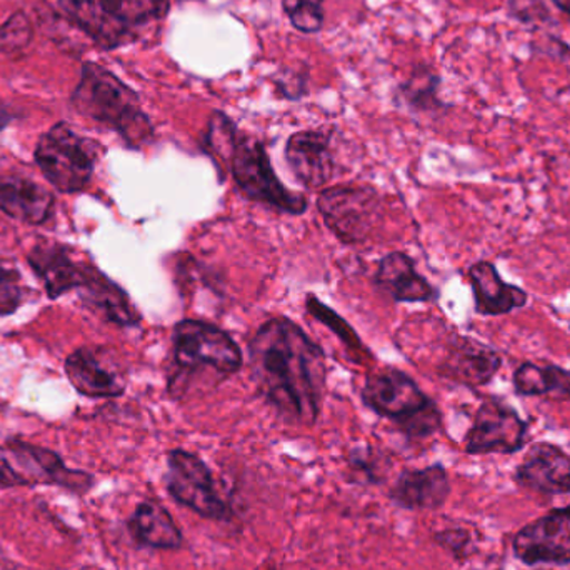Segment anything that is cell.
<instances>
[{"label":"cell","mask_w":570,"mask_h":570,"mask_svg":"<svg viewBox=\"0 0 570 570\" xmlns=\"http://www.w3.org/2000/svg\"><path fill=\"white\" fill-rule=\"evenodd\" d=\"M0 570H16V564L7 558L6 552L0 548Z\"/></svg>","instance_id":"obj_31"},{"label":"cell","mask_w":570,"mask_h":570,"mask_svg":"<svg viewBox=\"0 0 570 570\" xmlns=\"http://www.w3.org/2000/svg\"><path fill=\"white\" fill-rule=\"evenodd\" d=\"M26 298L27 287L20 271L0 263V315L16 314Z\"/></svg>","instance_id":"obj_27"},{"label":"cell","mask_w":570,"mask_h":570,"mask_svg":"<svg viewBox=\"0 0 570 570\" xmlns=\"http://www.w3.org/2000/svg\"><path fill=\"white\" fill-rule=\"evenodd\" d=\"M468 279L474 294L478 314L498 317L528 305V292L518 285L505 283L498 267L489 261L472 264L468 271Z\"/></svg>","instance_id":"obj_19"},{"label":"cell","mask_w":570,"mask_h":570,"mask_svg":"<svg viewBox=\"0 0 570 570\" xmlns=\"http://www.w3.org/2000/svg\"><path fill=\"white\" fill-rule=\"evenodd\" d=\"M305 305H307L308 314L317 318L322 324L327 325L334 334H337L338 337L342 338V342H344L347 347L354 348V351H364V345H362L361 338L355 334L354 328H351V325H348L344 318L338 317L332 308L322 304L315 295H308Z\"/></svg>","instance_id":"obj_28"},{"label":"cell","mask_w":570,"mask_h":570,"mask_svg":"<svg viewBox=\"0 0 570 570\" xmlns=\"http://www.w3.org/2000/svg\"><path fill=\"white\" fill-rule=\"evenodd\" d=\"M441 77L429 67L419 66L411 76L399 86L397 96L402 102L415 112H434L444 109L445 104L439 99Z\"/></svg>","instance_id":"obj_25"},{"label":"cell","mask_w":570,"mask_h":570,"mask_svg":"<svg viewBox=\"0 0 570 570\" xmlns=\"http://www.w3.org/2000/svg\"><path fill=\"white\" fill-rule=\"evenodd\" d=\"M166 488L179 504L214 521L233 518L227 502L220 498L213 472L196 454L176 449L167 454Z\"/></svg>","instance_id":"obj_10"},{"label":"cell","mask_w":570,"mask_h":570,"mask_svg":"<svg viewBox=\"0 0 570 570\" xmlns=\"http://www.w3.org/2000/svg\"><path fill=\"white\" fill-rule=\"evenodd\" d=\"M77 294L87 308L109 324L137 327L142 321V315L130 301V295L92 263Z\"/></svg>","instance_id":"obj_17"},{"label":"cell","mask_w":570,"mask_h":570,"mask_svg":"<svg viewBox=\"0 0 570 570\" xmlns=\"http://www.w3.org/2000/svg\"><path fill=\"white\" fill-rule=\"evenodd\" d=\"M53 485L72 494L83 495L92 489L89 472L67 468L57 452L20 439H9L0 445V488H33Z\"/></svg>","instance_id":"obj_8"},{"label":"cell","mask_w":570,"mask_h":570,"mask_svg":"<svg viewBox=\"0 0 570 570\" xmlns=\"http://www.w3.org/2000/svg\"><path fill=\"white\" fill-rule=\"evenodd\" d=\"M56 196L29 177L0 176V213L29 226H42L52 217Z\"/></svg>","instance_id":"obj_20"},{"label":"cell","mask_w":570,"mask_h":570,"mask_svg":"<svg viewBox=\"0 0 570 570\" xmlns=\"http://www.w3.org/2000/svg\"><path fill=\"white\" fill-rule=\"evenodd\" d=\"M515 392L524 397H549L570 402V371L559 365L524 362L512 375Z\"/></svg>","instance_id":"obj_24"},{"label":"cell","mask_w":570,"mask_h":570,"mask_svg":"<svg viewBox=\"0 0 570 570\" xmlns=\"http://www.w3.org/2000/svg\"><path fill=\"white\" fill-rule=\"evenodd\" d=\"M249 364L257 391L285 421H317L327 374L324 352L295 322H264L250 338Z\"/></svg>","instance_id":"obj_1"},{"label":"cell","mask_w":570,"mask_h":570,"mask_svg":"<svg viewBox=\"0 0 570 570\" xmlns=\"http://www.w3.org/2000/svg\"><path fill=\"white\" fill-rule=\"evenodd\" d=\"M204 149L227 169L240 193L271 209L288 216H302L307 199L283 184L274 170L263 140L243 132L223 110H214L204 134Z\"/></svg>","instance_id":"obj_2"},{"label":"cell","mask_w":570,"mask_h":570,"mask_svg":"<svg viewBox=\"0 0 570 570\" xmlns=\"http://www.w3.org/2000/svg\"><path fill=\"white\" fill-rule=\"evenodd\" d=\"M285 160L295 179L307 189H321L335 174L331 134L307 129L292 134L285 144Z\"/></svg>","instance_id":"obj_14"},{"label":"cell","mask_w":570,"mask_h":570,"mask_svg":"<svg viewBox=\"0 0 570 570\" xmlns=\"http://www.w3.org/2000/svg\"><path fill=\"white\" fill-rule=\"evenodd\" d=\"M375 285L394 302H432L439 292L415 269L412 257L404 253H391L379 264Z\"/></svg>","instance_id":"obj_21"},{"label":"cell","mask_w":570,"mask_h":570,"mask_svg":"<svg viewBox=\"0 0 570 570\" xmlns=\"http://www.w3.org/2000/svg\"><path fill=\"white\" fill-rule=\"evenodd\" d=\"M277 92L287 100H301L308 94V72L301 69H284L279 76L274 77Z\"/></svg>","instance_id":"obj_30"},{"label":"cell","mask_w":570,"mask_h":570,"mask_svg":"<svg viewBox=\"0 0 570 570\" xmlns=\"http://www.w3.org/2000/svg\"><path fill=\"white\" fill-rule=\"evenodd\" d=\"M502 367L498 351L471 337H455L439 365L442 377L468 387L488 385Z\"/></svg>","instance_id":"obj_16"},{"label":"cell","mask_w":570,"mask_h":570,"mask_svg":"<svg viewBox=\"0 0 570 570\" xmlns=\"http://www.w3.org/2000/svg\"><path fill=\"white\" fill-rule=\"evenodd\" d=\"M70 106L79 116L116 132L129 149H144L156 137L139 94L100 63L83 62Z\"/></svg>","instance_id":"obj_3"},{"label":"cell","mask_w":570,"mask_h":570,"mask_svg":"<svg viewBox=\"0 0 570 570\" xmlns=\"http://www.w3.org/2000/svg\"><path fill=\"white\" fill-rule=\"evenodd\" d=\"M73 27L99 49L116 50L139 42L173 9V0H59Z\"/></svg>","instance_id":"obj_4"},{"label":"cell","mask_w":570,"mask_h":570,"mask_svg":"<svg viewBox=\"0 0 570 570\" xmlns=\"http://www.w3.org/2000/svg\"><path fill=\"white\" fill-rule=\"evenodd\" d=\"M552 2H554L556 6L562 10V12H566L568 16H570V0H552Z\"/></svg>","instance_id":"obj_32"},{"label":"cell","mask_w":570,"mask_h":570,"mask_svg":"<svg viewBox=\"0 0 570 570\" xmlns=\"http://www.w3.org/2000/svg\"><path fill=\"white\" fill-rule=\"evenodd\" d=\"M362 401L381 417L395 421L407 438L425 439L441 429L438 404L397 368H384L368 375Z\"/></svg>","instance_id":"obj_6"},{"label":"cell","mask_w":570,"mask_h":570,"mask_svg":"<svg viewBox=\"0 0 570 570\" xmlns=\"http://www.w3.org/2000/svg\"><path fill=\"white\" fill-rule=\"evenodd\" d=\"M129 531L139 544L154 549H179L183 534L173 515L156 502L137 505L129 519Z\"/></svg>","instance_id":"obj_23"},{"label":"cell","mask_w":570,"mask_h":570,"mask_svg":"<svg viewBox=\"0 0 570 570\" xmlns=\"http://www.w3.org/2000/svg\"><path fill=\"white\" fill-rule=\"evenodd\" d=\"M102 154L97 140L80 136L67 122H57L37 140L33 160L57 193L77 194L89 187Z\"/></svg>","instance_id":"obj_7"},{"label":"cell","mask_w":570,"mask_h":570,"mask_svg":"<svg viewBox=\"0 0 570 570\" xmlns=\"http://www.w3.org/2000/svg\"><path fill=\"white\" fill-rule=\"evenodd\" d=\"M173 361L177 374L169 381L170 392H184L196 375L226 379L243 368L239 344L217 325L186 318L173 332Z\"/></svg>","instance_id":"obj_5"},{"label":"cell","mask_w":570,"mask_h":570,"mask_svg":"<svg viewBox=\"0 0 570 570\" xmlns=\"http://www.w3.org/2000/svg\"><path fill=\"white\" fill-rule=\"evenodd\" d=\"M283 10L298 32H321L325 22V0H283Z\"/></svg>","instance_id":"obj_26"},{"label":"cell","mask_w":570,"mask_h":570,"mask_svg":"<svg viewBox=\"0 0 570 570\" xmlns=\"http://www.w3.org/2000/svg\"><path fill=\"white\" fill-rule=\"evenodd\" d=\"M317 209L325 226L341 243L358 246L367 243L377 229L384 207L372 187L335 186L318 196Z\"/></svg>","instance_id":"obj_9"},{"label":"cell","mask_w":570,"mask_h":570,"mask_svg":"<svg viewBox=\"0 0 570 570\" xmlns=\"http://www.w3.org/2000/svg\"><path fill=\"white\" fill-rule=\"evenodd\" d=\"M33 39V27L23 12L10 16L0 27V49L6 53H19L30 46Z\"/></svg>","instance_id":"obj_29"},{"label":"cell","mask_w":570,"mask_h":570,"mask_svg":"<svg viewBox=\"0 0 570 570\" xmlns=\"http://www.w3.org/2000/svg\"><path fill=\"white\" fill-rule=\"evenodd\" d=\"M528 429V422L514 407L489 399L482 402L469 429L465 451L471 455L515 454L525 445Z\"/></svg>","instance_id":"obj_11"},{"label":"cell","mask_w":570,"mask_h":570,"mask_svg":"<svg viewBox=\"0 0 570 570\" xmlns=\"http://www.w3.org/2000/svg\"><path fill=\"white\" fill-rule=\"evenodd\" d=\"M27 264L43 284L47 297L57 301L80 287L89 261L79 259L76 250L67 244L39 239L27 254Z\"/></svg>","instance_id":"obj_13"},{"label":"cell","mask_w":570,"mask_h":570,"mask_svg":"<svg viewBox=\"0 0 570 570\" xmlns=\"http://www.w3.org/2000/svg\"><path fill=\"white\" fill-rule=\"evenodd\" d=\"M70 385L83 397L114 399L126 392L127 379L116 358L104 347L76 348L63 364Z\"/></svg>","instance_id":"obj_12"},{"label":"cell","mask_w":570,"mask_h":570,"mask_svg":"<svg viewBox=\"0 0 570 570\" xmlns=\"http://www.w3.org/2000/svg\"><path fill=\"white\" fill-rule=\"evenodd\" d=\"M451 492L448 472L442 465L404 471L391 489V499L404 509H439Z\"/></svg>","instance_id":"obj_22"},{"label":"cell","mask_w":570,"mask_h":570,"mask_svg":"<svg viewBox=\"0 0 570 570\" xmlns=\"http://www.w3.org/2000/svg\"><path fill=\"white\" fill-rule=\"evenodd\" d=\"M514 552L524 564H570V525L568 519L552 514L538 519L519 531Z\"/></svg>","instance_id":"obj_15"},{"label":"cell","mask_w":570,"mask_h":570,"mask_svg":"<svg viewBox=\"0 0 570 570\" xmlns=\"http://www.w3.org/2000/svg\"><path fill=\"white\" fill-rule=\"evenodd\" d=\"M515 481L542 494H570V458L562 449L539 442L519 465Z\"/></svg>","instance_id":"obj_18"}]
</instances>
